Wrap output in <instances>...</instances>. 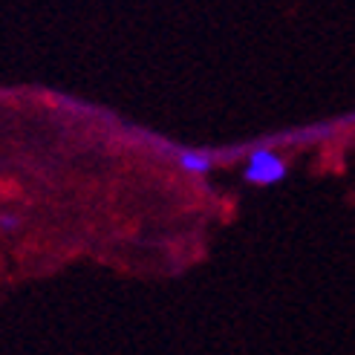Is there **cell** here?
Here are the masks:
<instances>
[{
  "instance_id": "obj_3",
  "label": "cell",
  "mask_w": 355,
  "mask_h": 355,
  "mask_svg": "<svg viewBox=\"0 0 355 355\" xmlns=\"http://www.w3.org/2000/svg\"><path fill=\"white\" fill-rule=\"evenodd\" d=\"M17 225H21V217H15V214H3V217H0V232H15Z\"/></svg>"
},
{
  "instance_id": "obj_2",
  "label": "cell",
  "mask_w": 355,
  "mask_h": 355,
  "mask_svg": "<svg viewBox=\"0 0 355 355\" xmlns=\"http://www.w3.org/2000/svg\"><path fill=\"white\" fill-rule=\"evenodd\" d=\"M176 165H180L185 173L205 176V173L214 171V156L202 153V150H180L176 153Z\"/></svg>"
},
{
  "instance_id": "obj_1",
  "label": "cell",
  "mask_w": 355,
  "mask_h": 355,
  "mask_svg": "<svg viewBox=\"0 0 355 355\" xmlns=\"http://www.w3.org/2000/svg\"><path fill=\"white\" fill-rule=\"evenodd\" d=\"M286 173H289L286 159L277 156L269 148H257L252 150V156H248V162L243 168V180L252 185H275L280 180H286Z\"/></svg>"
}]
</instances>
